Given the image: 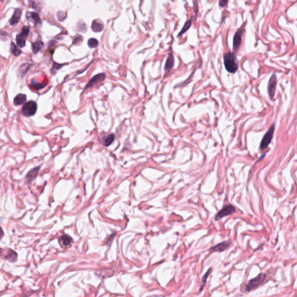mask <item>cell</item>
<instances>
[{"label": "cell", "mask_w": 297, "mask_h": 297, "mask_svg": "<svg viewBox=\"0 0 297 297\" xmlns=\"http://www.w3.org/2000/svg\"><path fill=\"white\" fill-rule=\"evenodd\" d=\"M225 66L226 70L230 73H234L239 68V64L236 55L234 52H229L224 56Z\"/></svg>", "instance_id": "obj_1"}, {"label": "cell", "mask_w": 297, "mask_h": 297, "mask_svg": "<svg viewBox=\"0 0 297 297\" xmlns=\"http://www.w3.org/2000/svg\"><path fill=\"white\" fill-rule=\"evenodd\" d=\"M274 130H275V125L274 124H273L270 127H269L268 131L263 136L259 146L260 150L261 151L265 150L269 145V144L270 143V142L273 139Z\"/></svg>", "instance_id": "obj_2"}, {"label": "cell", "mask_w": 297, "mask_h": 297, "mask_svg": "<svg viewBox=\"0 0 297 297\" xmlns=\"http://www.w3.org/2000/svg\"><path fill=\"white\" fill-rule=\"evenodd\" d=\"M265 278H266V274L264 273H261L257 276L256 278L250 280L245 286V291L249 292L258 288L260 286V284L263 283L265 280Z\"/></svg>", "instance_id": "obj_3"}, {"label": "cell", "mask_w": 297, "mask_h": 297, "mask_svg": "<svg viewBox=\"0 0 297 297\" xmlns=\"http://www.w3.org/2000/svg\"><path fill=\"white\" fill-rule=\"evenodd\" d=\"M37 105L33 101H30L26 103L22 109V113L26 117L33 116L36 113Z\"/></svg>", "instance_id": "obj_4"}, {"label": "cell", "mask_w": 297, "mask_h": 297, "mask_svg": "<svg viewBox=\"0 0 297 297\" xmlns=\"http://www.w3.org/2000/svg\"><path fill=\"white\" fill-rule=\"evenodd\" d=\"M277 84H278L277 77H276V75L274 73L271 76L268 84V95L270 100H272L274 97Z\"/></svg>", "instance_id": "obj_5"}, {"label": "cell", "mask_w": 297, "mask_h": 297, "mask_svg": "<svg viewBox=\"0 0 297 297\" xmlns=\"http://www.w3.org/2000/svg\"><path fill=\"white\" fill-rule=\"evenodd\" d=\"M236 212V208L232 205H228L224 207L221 211H219L218 214L215 216V220L219 221L223 218L225 217L228 216Z\"/></svg>", "instance_id": "obj_6"}, {"label": "cell", "mask_w": 297, "mask_h": 297, "mask_svg": "<svg viewBox=\"0 0 297 297\" xmlns=\"http://www.w3.org/2000/svg\"><path fill=\"white\" fill-rule=\"evenodd\" d=\"M244 29L243 27H241L240 29L236 31V33L234 35L233 41V49L234 52H237L240 48V46L241 44L242 36L244 34Z\"/></svg>", "instance_id": "obj_7"}, {"label": "cell", "mask_w": 297, "mask_h": 297, "mask_svg": "<svg viewBox=\"0 0 297 297\" xmlns=\"http://www.w3.org/2000/svg\"><path fill=\"white\" fill-rule=\"evenodd\" d=\"M105 78H106V74L105 73H99L98 74L95 75L94 77H93V78L91 79L89 83L86 85L84 89L93 87V85L97 84L98 83L102 82Z\"/></svg>", "instance_id": "obj_8"}, {"label": "cell", "mask_w": 297, "mask_h": 297, "mask_svg": "<svg viewBox=\"0 0 297 297\" xmlns=\"http://www.w3.org/2000/svg\"><path fill=\"white\" fill-rule=\"evenodd\" d=\"M230 244L231 242L229 241H224L222 243L218 244L214 247H211L210 249V250L211 251H214V252H223L225 250L229 248Z\"/></svg>", "instance_id": "obj_9"}, {"label": "cell", "mask_w": 297, "mask_h": 297, "mask_svg": "<svg viewBox=\"0 0 297 297\" xmlns=\"http://www.w3.org/2000/svg\"><path fill=\"white\" fill-rule=\"evenodd\" d=\"M39 169H40V166H39L31 170L29 172H28V173L26 175V179L28 182V183H30L31 181H33L34 179L36 178V177L38 175Z\"/></svg>", "instance_id": "obj_10"}, {"label": "cell", "mask_w": 297, "mask_h": 297, "mask_svg": "<svg viewBox=\"0 0 297 297\" xmlns=\"http://www.w3.org/2000/svg\"><path fill=\"white\" fill-rule=\"evenodd\" d=\"M21 15H22V10H19V9L15 10L14 14L12 16V17L11 18V19L10 20V24L14 26V25L17 24L19 22Z\"/></svg>", "instance_id": "obj_11"}, {"label": "cell", "mask_w": 297, "mask_h": 297, "mask_svg": "<svg viewBox=\"0 0 297 297\" xmlns=\"http://www.w3.org/2000/svg\"><path fill=\"white\" fill-rule=\"evenodd\" d=\"M26 99H27V97H26V95L25 94L19 93V94L17 95L14 98V103L16 106L21 105L26 102Z\"/></svg>", "instance_id": "obj_12"}, {"label": "cell", "mask_w": 297, "mask_h": 297, "mask_svg": "<svg viewBox=\"0 0 297 297\" xmlns=\"http://www.w3.org/2000/svg\"><path fill=\"white\" fill-rule=\"evenodd\" d=\"M174 64V58L171 52L169 54L168 58L166 61V66H165V69L167 72L170 71L171 69L173 68Z\"/></svg>", "instance_id": "obj_13"}, {"label": "cell", "mask_w": 297, "mask_h": 297, "mask_svg": "<svg viewBox=\"0 0 297 297\" xmlns=\"http://www.w3.org/2000/svg\"><path fill=\"white\" fill-rule=\"evenodd\" d=\"M5 258L6 259L8 260L10 262H14L16 261V260L18 259V254L14 251H13L12 250H10L8 251L7 254H6Z\"/></svg>", "instance_id": "obj_14"}, {"label": "cell", "mask_w": 297, "mask_h": 297, "mask_svg": "<svg viewBox=\"0 0 297 297\" xmlns=\"http://www.w3.org/2000/svg\"><path fill=\"white\" fill-rule=\"evenodd\" d=\"M91 28L94 32H101L103 29V25L97 20H95L93 21Z\"/></svg>", "instance_id": "obj_15"}, {"label": "cell", "mask_w": 297, "mask_h": 297, "mask_svg": "<svg viewBox=\"0 0 297 297\" xmlns=\"http://www.w3.org/2000/svg\"><path fill=\"white\" fill-rule=\"evenodd\" d=\"M59 241L64 246H68L72 243L73 239H72V237L66 234L60 237V238L59 239Z\"/></svg>", "instance_id": "obj_16"}, {"label": "cell", "mask_w": 297, "mask_h": 297, "mask_svg": "<svg viewBox=\"0 0 297 297\" xmlns=\"http://www.w3.org/2000/svg\"><path fill=\"white\" fill-rule=\"evenodd\" d=\"M27 19L29 20L31 22H33L35 23H38L39 22V17L37 13L35 12H29L27 14Z\"/></svg>", "instance_id": "obj_17"}, {"label": "cell", "mask_w": 297, "mask_h": 297, "mask_svg": "<svg viewBox=\"0 0 297 297\" xmlns=\"http://www.w3.org/2000/svg\"><path fill=\"white\" fill-rule=\"evenodd\" d=\"M115 137L114 134H109L107 137H105L103 140V145L105 146H110L113 141H114Z\"/></svg>", "instance_id": "obj_18"}, {"label": "cell", "mask_w": 297, "mask_h": 297, "mask_svg": "<svg viewBox=\"0 0 297 297\" xmlns=\"http://www.w3.org/2000/svg\"><path fill=\"white\" fill-rule=\"evenodd\" d=\"M43 47V43L41 41H37L32 44V49L34 54L39 52V50Z\"/></svg>", "instance_id": "obj_19"}, {"label": "cell", "mask_w": 297, "mask_h": 297, "mask_svg": "<svg viewBox=\"0 0 297 297\" xmlns=\"http://www.w3.org/2000/svg\"><path fill=\"white\" fill-rule=\"evenodd\" d=\"M16 40V43H17V45H18V47H19L20 48H22V47H24L25 46V45H26L25 37L22 36L21 34H18L17 35Z\"/></svg>", "instance_id": "obj_20"}, {"label": "cell", "mask_w": 297, "mask_h": 297, "mask_svg": "<svg viewBox=\"0 0 297 297\" xmlns=\"http://www.w3.org/2000/svg\"><path fill=\"white\" fill-rule=\"evenodd\" d=\"M10 51L12 52V54H13L14 56H18L20 55L21 53H22V51L21 50L19 49V48L18 47H16V45H15L14 43H11V45H10Z\"/></svg>", "instance_id": "obj_21"}, {"label": "cell", "mask_w": 297, "mask_h": 297, "mask_svg": "<svg viewBox=\"0 0 297 297\" xmlns=\"http://www.w3.org/2000/svg\"><path fill=\"white\" fill-rule=\"evenodd\" d=\"M192 19L191 18L190 19L188 20V21L185 23V24H184L183 28L181 30L179 34H178V36H180L181 35L184 34V33H186V31H187L189 29L190 26H192Z\"/></svg>", "instance_id": "obj_22"}, {"label": "cell", "mask_w": 297, "mask_h": 297, "mask_svg": "<svg viewBox=\"0 0 297 297\" xmlns=\"http://www.w3.org/2000/svg\"><path fill=\"white\" fill-rule=\"evenodd\" d=\"M212 268H209L208 270L206 273H205L204 275L203 276V277L202 278V282H203L202 284H202V286L200 288V291L203 290V287H204V286L205 284V283H206V281H207V278L208 277L209 274L212 272Z\"/></svg>", "instance_id": "obj_23"}, {"label": "cell", "mask_w": 297, "mask_h": 297, "mask_svg": "<svg viewBox=\"0 0 297 297\" xmlns=\"http://www.w3.org/2000/svg\"><path fill=\"white\" fill-rule=\"evenodd\" d=\"M31 85L36 90H39V89H42V88H43L45 87V85H43V84H41V83H38V82H35L34 80L31 81Z\"/></svg>", "instance_id": "obj_24"}, {"label": "cell", "mask_w": 297, "mask_h": 297, "mask_svg": "<svg viewBox=\"0 0 297 297\" xmlns=\"http://www.w3.org/2000/svg\"><path fill=\"white\" fill-rule=\"evenodd\" d=\"M98 41L95 39H90L88 40V45L90 48H96L98 45Z\"/></svg>", "instance_id": "obj_25"}, {"label": "cell", "mask_w": 297, "mask_h": 297, "mask_svg": "<svg viewBox=\"0 0 297 297\" xmlns=\"http://www.w3.org/2000/svg\"><path fill=\"white\" fill-rule=\"evenodd\" d=\"M30 30L29 28L27 27V26H24L22 28V31H21V35L22 36H23L24 37H27L29 34Z\"/></svg>", "instance_id": "obj_26"}, {"label": "cell", "mask_w": 297, "mask_h": 297, "mask_svg": "<svg viewBox=\"0 0 297 297\" xmlns=\"http://www.w3.org/2000/svg\"><path fill=\"white\" fill-rule=\"evenodd\" d=\"M22 66H23L24 68H23V67L21 66L20 69L21 73L23 74V75H24V74L27 73V70H29V64H22Z\"/></svg>", "instance_id": "obj_27"}, {"label": "cell", "mask_w": 297, "mask_h": 297, "mask_svg": "<svg viewBox=\"0 0 297 297\" xmlns=\"http://www.w3.org/2000/svg\"><path fill=\"white\" fill-rule=\"evenodd\" d=\"M64 64H55L53 66H52V70H51V72L52 73H55V72L58 70L60 68H61V67L63 66Z\"/></svg>", "instance_id": "obj_28"}, {"label": "cell", "mask_w": 297, "mask_h": 297, "mask_svg": "<svg viewBox=\"0 0 297 297\" xmlns=\"http://www.w3.org/2000/svg\"><path fill=\"white\" fill-rule=\"evenodd\" d=\"M228 0H219V5L221 7H224L227 5Z\"/></svg>", "instance_id": "obj_29"}]
</instances>
